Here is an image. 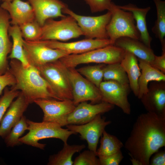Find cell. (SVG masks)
Instances as JSON below:
<instances>
[{"label":"cell","instance_id":"28","mask_svg":"<svg viewBox=\"0 0 165 165\" xmlns=\"http://www.w3.org/2000/svg\"><path fill=\"white\" fill-rule=\"evenodd\" d=\"M156 7L157 20L152 31L160 41L162 51L165 50V1L153 0Z\"/></svg>","mask_w":165,"mask_h":165},{"label":"cell","instance_id":"12","mask_svg":"<svg viewBox=\"0 0 165 165\" xmlns=\"http://www.w3.org/2000/svg\"><path fill=\"white\" fill-rule=\"evenodd\" d=\"M99 88L102 101L116 105L124 113L130 114V105L128 98L130 89L129 84H123L113 80L104 81Z\"/></svg>","mask_w":165,"mask_h":165},{"label":"cell","instance_id":"6","mask_svg":"<svg viewBox=\"0 0 165 165\" xmlns=\"http://www.w3.org/2000/svg\"><path fill=\"white\" fill-rule=\"evenodd\" d=\"M112 16L106 27L109 38L114 44L121 37H129L140 40V35L132 13L119 8L113 3L110 10Z\"/></svg>","mask_w":165,"mask_h":165},{"label":"cell","instance_id":"42","mask_svg":"<svg viewBox=\"0 0 165 165\" xmlns=\"http://www.w3.org/2000/svg\"><path fill=\"white\" fill-rule=\"evenodd\" d=\"M1 0H0V1H1Z\"/></svg>","mask_w":165,"mask_h":165},{"label":"cell","instance_id":"4","mask_svg":"<svg viewBox=\"0 0 165 165\" xmlns=\"http://www.w3.org/2000/svg\"><path fill=\"white\" fill-rule=\"evenodd\" d=\"M125 51L114 45L92 50L80 54H69L59 59L67 68H75L84 64L97 63L111 64L120 63Z\"/></svg>","mask_w":165,"mask_h":165},{"label":"cell","instance_id":"25","mask_svg":"<svg viewBox=\"0 0 165 165\" xmlns=\"http://www.w3.org/2000/svg\"><path fill=\"white\" fill-rule=\"evenodd\" d=\"M8 33L9 36L12 38L13 43L11 51L8 58L17 60L21 62L24 67H28L30 65L24 55L23 47L24 39L19 26L10 25L8 29Z\"/></svg>","mask_w":165,"mask_h":165},{"label":"cell","instance_id":"11","mask_svg":"<svg viewBox=\"0 0 165 165\" xmlns=\"http://www.w3.org/2000/svg\"><path fill=\"white\" fill-rule=\"evenodd\" d=\"M25 57L30 65L35 67L53 61L68 55L64 51L46 46L40 40L29 41L24 39Z\"/></svg>","mask_w":165,"mask_h":165},{"label":"cell","instance_id":"1","mask_svg":"<svg viewBox=\"0 0 165 165\" xmlns=\"http://www.w3.org/2000/svg\"><path fill=\"white\" fill-rule=\"evenodd\" d=\"M165 146V117L148 112L140 115L123 146L131 158L149 165L153 154Z\"/></svg>","mask_w":165,"mask_h":165},{"label":"cell","instance_id":"3","mask_svg":"<svg viewBox=\"0 0 165 165\" xmlns=\"http://www.w3.org/2000/svg\"><path fill=\"white\" fill-rule=\"evenodd\" d=\"M28 132L20 138L22 143L44 149L46 145L38 142L39 140L48 138H56L61 140L64 144L67 143L69 137L76 134L75 132L64 129L59 124L53 123L42 121L37 122L27 119Z\"/></svg>","mask_w":165,"mask_h":165},{"label":"cell","instance_id":"23","mask_svg":"<svg viewBox=\"0 0 165 165\" xmlns=\"http://www.w3.org/2000/svg\"><path fill=\"white\" fill-rule=\"evenodd\" d=\"M117 6L119 8L132 13L136 22V27L140 34V40L151 47L152 38L148 31L146 18L147 13L151 9L150 7L140 8L131 3L124 6Z\"/></svg>","mask_w":165,"mask_h":165},{"label":"cell","instance_id":"34","mask_svg":"<svg viewBox=\"0 0 165 165\" xmlns=\"http://www.w3.org/2000/svg\"><path fill=\"white\" fill-rule=\"evenodd\" d=\"M96 154L90 150L83 151L76 157L73 165H100Z\"/></svg>","mask_w":165,"mask_h":165},{"label":"cell","instance_id":"15","mask_svg":"<svg viewBox=\"0 0 165 165\" xmlns=\"http://www.w3.org/2000/svg\"><path fill=\"white\" fill-rule=\"evenodd\" d=\"M115 105L102 101L97 104L81 102L77 105L68 115V124L81 125L89 122L99 114L107 112L113 109Z\"/></svg>","mask_w":165,"mask_h":165},{"label":"cell","instance_id":"8","mask_svg":"<svg viewBox=\"0 0 165 165\" xmlns=\"http://www.w3.org/2000/svg\"><path fill=\"white\" fill-rule=\"evenodd\" d=\"M105 14L97 16L80 15L66 7L62 12L72 17L76 21L83 34L87 38H109L106 30V26L112 16L110 11Z\"/></svg>","mask_w":165,"mask_h":165},{"label":"cell","instance_id":"32","mask_svg":"<svg viewBox=\"0 0 165 165\" xmlns=\"http://www.w3.org/2000/svg\"><path fill=\"white\" fill-rule=\"evenodd\" d=\"M23 38L29 41L39 40L42 34V28L35 20L19 26Z\"/></svg>","mask_w":165,"mask_h":165},{"label":"cell","instance_id":"41","mask_svg":"<svg viewBox=\"0 0 165 165\" xmlns=\"http://www.w3.org/2000/svg\"><path fill=\"white\" fill-rule=\"evenodd\" d=\"M13 0H2L1 1H2V2H10V1H12Z\"/></svg>","mask_w":165,"mask_h":165},{"label":"cell","instance_id":"20","mask_svg":"<svg viewBox=\"0 0 165 165\" xmlns=\"http://www.w3.org/2000/svg\"><path fill=\"white\" fill-rule=\"evenodd\" d=\"M10 20L8 12L0 6V75L5 73L9 68L8 56L12 47L8 33Z\"/></svg>","mask_w":165,"mask_h":165},{"label":"cell","instance_id":"36","mask_svg":"<svg viewBox=\"0 0 165 165\" xmlns=\"http://www.w3.org/2000/svg\"><path fill=\"white\" fill-rule=\"evenodd\" d=\"M123 158L121 150L108 156L98 157L100 165H119Z\"/></svg>","mask_w":165,"mask_h":165},{"label":"cell","instance_id":"38","mask_svg":"<svg viewBox=\"0 0 165 165\" xmlns=\"http://www.w3.org/2000/svg\"><path fill=\"white\" fill-rule=\"evenodd\" d=\"M162 73H165V51H163L160 56L155 55L154 59L151 64Z\"/></svg>","mask_w":165,"mask_h":165},{"label":"cell","instance_id":"21","mask_svg":"<svg viewBox=\"0 0 165 165\" xmlns=\"http://www.w3.org/2000/svg\"><path fill=\"white\" fill-rule=\"evenodd\" d=\"M113 45L131 53L138 59L145 61L150 64L155 55L151 47L139 39L129 37H121L117 39Z\"/></svg>","mask_w":165,"mask_h":165},{"label":"cell","instance_id":"35","mask_svg":"<svg viewBox=\"0 0 165 165\" xmlns=\"http://www.w3.org/2000/svg\"><path fill=\"white\" fill-rule=\"evenodd\" d=\"M89 6L91 11L96 13L111 9L113 2L111 0H84Z\"/></svg>","mask_w":165,"mask_h":165},{"label":"cell","instance_id":"14","mask_svg":"<svg viewBox=\"0 0 165 165\" xmlns=\"http://www.w3.org/2000/svg\"><path fill=\"white\" fill-rule=\"evenodd\" d=\"M47 47L64 51L68 55L80 54L94 49L113 45L109 39L86 38L69 42L53 40H40Z\"/></svg>","mask_w":165,"mask_h":165},{"label":"cell","instance_id":"31","mask_svg":"<svg viewBox=\"0 0 165 165\" xmlns=\"http://www.w3.org/2000/svg\"><path fill=\"white\" fill-rule=\"evenodd\" d=\"M105 64L87 66L76 69L81 75L99 88L103 78V68Z\"/></svg>","mask_w":165,"mask_h":165},{"label":"cell","instance_id":"24","mask_svg":"<svg viewBox=\"0 0 165 165\" xmlns=\"http://www.w3.org/2000/svg\"><path fill=\"white\" fill-rule=\"evenodd\" d=\"M120 64L127 74L130 88L134 95L138 97V81L141 74L138 58L131 53L125 51L124 56Z\"/></svg>","mask_w":165,"mask_h":165},{"label":"cell","instance_id":"7","mask_svg":"<svg viewBox=\"0 0 165 165\" xmlns=\"http://www.w3.org/2000/svg\"><path fill=\"white\" fill-rule=\"evenodd\" d=\"M42 28V34L39 40L65 41L83 35L75 20L69 15L59 20L48 19Z\"/></svg>","mask_w":165,"mask_h":165},{"label":"cell","instance_id":"16","mask_svg":"<svg viewBox=\"0 0 165 165\" xmlns=\"http://www.w3.org/2000/svg\"><path fill=\"white\" fill-rule=\"evenodd\" d=\"M147 112L165 117V81H154L140 99Z\"/></svg>","mask_w":165,"mask_h":165},{"label":"cell","instance_id":"33","mask_svg":"<svg viewBox=\"0 0 165 165\" xmlns=\"http://www.w3.org/2000/svg\"><path fill=\"white\" fill-rule=\"evenodd\" d=\"M20 92L19 90L9 89L7 87L4 89L3 94L0 98V122L11 103Z\"/></svg>","mask_w":165,"mask_h":165},{"label":"cell","instance_id":"30","mask_svg":"<svg viewBox=\"0 0 165 165\" xmlns=\"http://www.w3.org/2000/svg\"><path fill=\"white\" fill-rule=\"evenodd\" d=\"M28 129L27 119L23 116L5 138L6 145L9 147H13L22 143L19 141V139L25 131L28 130Z\"/></svg>","mask_w":165,"mask_h":165},{"label":"cell","instance_id":"18","mask_svg":"<svg viewBox=\"0 0 165 165\" xmlns=\"http://www.w3.org/2000/svg\"><path fill=\"white\" fill-rule=\"evenodd\" d=\"M29 104L20 92L13 101L0 122V136L5 138L23 116Z\"/></svg>","mask_w":165,"mask_h":165},{"label":"cell","instance_id":"5","mask_svg":"<svg viewBox=\"0 0 165 165\" xmlns=\"http://www.w3.org/2000/svg\"><path fill=\"white\" fill-rule=\"evenodd\" d=\"M35 67L50 84L59 100H73L67 68L59 59Z\"/></svg>","mask_w":165,"mask_h":165},{"label":"cell","instance_id":"2","mask_svg":"<svg viewBox=\"0 0 165 165\" xmlns=\"http://www.w3.org/2000/svg\"><path fill=\"white\" fill-rule=\"evenodd\" d=\"M9 69L14 75L16 83L11 88L20 90L29 104L38 99L59 100L49 83L35 66L24 67L19 61L11 59Z\"/></svg>","mask_w":165,"mask_h":165},{"label":"cell","instance_id":"26","mask_svg":"<svg viewBox=\"0 0 165 165\" xmlns=\"http://www.w3.org/2000/svg\"><path fill=\"white\" fill-rule=\"evenodd\" d=\"M86 148L84 144L69 145L64 144L62 149L56 154L50 156L47 163L48 165H73V155Z\"/></svg>","mask_w":165,"mask_h":165},{"label":"cell","instance_id":"29","mask_svg":"<svg viewBox=\"0 0 165 165\" xmlns=\"http://www.w3.org/2000/svg\"><path fill=\"white\" fill-rule=\"evenodd\" d=\"M104 81L113 80L123 84H129L126 73L120 63L107 64L103 68Z\"/></svg>","mask_w":165,"mask_h":165},{"label":"cell","instance_id":"19","mask_svg":"<svg viewBox=\"0 0 165 165\" xmlns=\"http://www.w3.org/2000/svg\"><path fill=\"white\" fill-rule=\"evenodd\" d=\"M6 11L10 17V24L20 26L35 20L33 9L29 3L21 0L4 2L0 6Z\"/></svg>","mask_w":165,"mask_h":165},{"label":"cell","instance_id":"13","mask_svg":"<svg viewBox=\"0 0 165 165\" xmlns=\"http://www.w3.org/2000/svg\"><path fill=\"white\" fill-rule=\"evenodd\" d=\"M111 123L110 121H106L105 117H102L101 114H99L86 123L68 124L66 126L69 130L79 134L80 138L86 141L89 149L96 154L99 138L106 127Z\"/></svg>","mask_w":165,"mask_h":165},{"label":"cell","instance_id":"37","mask_svg":"<svg viewBox=\"0 0 165 165\" xmlns=\"http://www.w3.org/2000/svg\"><path fill=\"white\" fill-rule=\"evenodd\" d=\"M15 79L9 69L4 74L0 75V96L5 88L8 86H13L16 83Z\"/></svg>","mask_w":165,"mask_h":165},{"label":"cell","instance_id":"10","mask_svg":"<svg viewBox=\"0 0 165 165\" xmlns=\"http://www.w3.org/2000/svg\"><path fill=\"white\" fill-rule=\"evenodd\" d=\"M34 103L43 112L42 121L55 123L61 127L68 125V116L76 106L73 101L69 100L42 99L35 101Z\"/></svg>","mask_w":165,"mask_h":165},{"label":"cell","instance_id":"27","mask_svg":"<svg viewBox=\"0 0 165 165\" xmlns=\"http://www.w3.org/2000/svg\"><path fill=\"white\" fill-rule=\"evenodd\" d=\"M100 145L97 149L98 157L108 156L121 150L124 145L116 136L107 132L105 130L101 136Z\"/></svg>","mask_w":165,"mask_h":165},{"label":"cell","instance_id":"39","mask_svg":"<svg viewBox=\"0 0 165 165\" xmlns=\"http://www.w3.org/2000/svg\"><path fill=\"white\" fill-rule=\"evenodd\" d=\"M151 157L149 165H165V151L162 150L158 151Z\"/></svg>","mask_w":165,"mask_h":165},{"label":"cell","instance_id":"40","mask_svg":"<svg viewBox=\"0 0 165 165\" xmlns=\"http://www.w3.org/2000/svg\"><path fill=\"white\" fill-rule=\"evenodd\" d=\"M130 160L133 165H141L139 161L134 158H131Z\"/></svg>","mask_w":165,"mask_h":165},{"label":"cell","instance_id":"22","mask_svg":"<svg viewBox=\"0 0 165 165\" xmlns=\"http://www.w3.org/2000/svg\"><path fill=\"white\" fill-rule=\"evenodd\" d=\"M141 74L138 81V94L140 99L148 91V82L151 81H165V75L147 62L138 59Z\"/></svg>","mask_w":165,"mask_h":165},{"label":"cell","instance_id":"9","mask_svg":"<svg viewBox=\"0 0 165 165\" xmlns=\"http://www.w3.org/2000/svg\"><path fill=\"white\" fill-rule=\"evenodd\" d=\"M67 71L72 86V101L75 105L88 101L92 104L102 101L99 88L83 77L75 68H67Z\"/></svg>","mask_w":165,"mask_h":165},{"label":"cell","instance_id":"17","mask_svg":"<svg viewBox=\"0 0 165 165\" xmlns=\"http://www.w3.org/2000/svg\"><path fill=\"white\" fill-rule=\"evenodd\" d=\"M32 8L35 20L42 26L49 19L66 16L62 12L67 5L60 0H27Z\"/></svg>","mask_w":165,"mask_h":165}]
</instances>
